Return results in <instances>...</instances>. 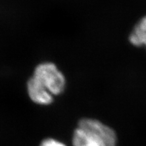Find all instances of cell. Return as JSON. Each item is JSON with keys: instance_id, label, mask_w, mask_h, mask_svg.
<instances>
[{"instance_id": "obj_4", "label": "cell", "mask_w": 146, "mask_h": 146, "mask_svg": "<svg viewBox=\"0 0 146 146\" xmlns=\"http://www.w3.org/2000/svg\"><path fill=\"white\" fill-rule=\"evenodd\" d=\"M129 41L135 46H146V16L137 24L129 36Z\"/></svg>"}, {"instance_id": "obj_5", "label": "cell", "mask_w": 146, "mask_h": 146, "mask_svg": "<svg viewBox=\"0 0 146 146\" xmlns=\"http://www.w3.org/2000/svg\"><path fill=\"white\" fill-rule=\"evenodd\" d=\"M40 146H66L63 143L54 139L48 138L44 139L40 144Z\"/></svg>"}, {"instance_id": "obj_2", "label": "cell", "mask_w": 146, "mask_h": 146, "mask_svg": "<svg viewBox=\"0 0 146 146\" xmlns=\"http://www.w3.org/2000/svg\"><path fill=\"white\" fill-rule=\"evenodd\" d=\"M32 77L41 88L54 96H59L64 91L66 78L54 63L45 62L35 68Z\"/></svg>"}, {"instance_id": "obj_3", "label": "cell", "mask_w": 146, "mask_h": 146, "mask_svg": "<svg viewBox=\"0 0 146 146\" xmlns=\"http://www.w3.org/2000/svg\"><path fill=\"white\" fill-rule=\"evenodd\" d=\"M27 89L29 98L36 104L47 106L54 102V96L41 88L32 76L27 81Z\"/></svg>"}, {"instance_id": "obj_1", "label": "cell", "mask_w": 146, "mask_h": 146, "mask_svg": "<svg viewBox=\"0 0 146 146\" xmlns=\"http://www.w3.org/2000/svg\"><path fill=\"white\" fill-rule=\"evenodd\" d=\"M114 129L94 118L78 121L72 137L73 146H116Z\"/></svg>"}]
</instances>
